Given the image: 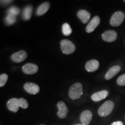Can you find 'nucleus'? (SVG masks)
<instances>
[{
    "mask_svg": "<svg viewBox=\"0 0 125 125\" xmlns=\"http://www.w3.org/2000/svg\"><path fill=\"white\" fill-rule=\"evenodd\" d=\"M124 1V2H125V0H124V1Z\"/></svg>",
    "mask_w": 125,
    "mask_h": 125,
    "instance_id": "obj_28",
    "label": "nucleus"
},
{
    "mask_svg": "<svg viewBox=\"0 0 125 125\" xmlns=\"http://www.w3.org/2000/svg\"><path fill=\"white\" fill-rule=\"evenodd\" d=\"M57 107L59 109V111L57 112V116L60 118H65L67 116L68 114V108L63 101H60L57 103Z\"/></svg>",
    "mask_w": 125,
    "mask_h": 125,
    "instance_id": "obj_12",
    "label": "nucleus"
},
{
    "mask_svg": "<svg viewBox=\"0 0 125 125\" xmlns=\"http://www.w3.org/2000/svg\"><path fill=\"white\" fill-rule=\"evenodd\" d=\"M118 37V34L116 31L114 30H107L103 32L102 38L104 41L107 42H112L116 41Z\"/></svg>",
    "mask_w": 125,
    "mask_h": 125,
    "instance_id": "obj_6",
    "label": "nucleus"
},
{
    "mask_svg": "<svg viewBox=\"0 0 125 125\" xmlns=\"http://www.w3.org/2000/svg\"><path fill=\"white\" fill-rule=\"evenodd\" d=\"M125 15L123 12L117 11L115 12L110 19V24L113 27L119 26L124 21Z\"/></svg>",
    "mask_w": 125,
    "mask_h": 125,
    "instance_id": "obj_4",
    "label": "nucleus"
},
{
    "mask_svg": "<svg viewBox=\"0 0 125 125\" xmlns=\"http://www.w3.org/2000/svg\"><path fill=\"white\" fill-rule=\"evenodd\" d=\"M50 8V4L49 2H43L42 4H41L38 7L36 11V15L38 16L43 15L48 12Z\"/></svg>",
    "mask_w": 125,
    "mask_h": 125,
    "instance_id": "obj_17",
    "label": "nucleus"
},
{
    "mask_svg": "<svg viewBox=\"0 0 125 125\" xmlns=\"http://www.w3.org/2000/svg\"><path fill=\"white\" fill-rule=\"evenodd\" d=\"M100 18H99V16H94L87 24L86 27V31L87 33H90V32H93L100 24Z\"/></svg>",
    "mask_w": 125,
    "mask_h": 125,
    "instance_id": "obj_8",
    "label": "nucleus"
},
{
    "mask_svg": "<svg viewBox=\"0 0 125 125\" xmlns=\"http://www.w3.org/2000/svg\"><path fill=\"white\" fill-rule=\"evenodd\" d=\"M32 11H33V8L30 5L25 7L22 12L23 19L26 21L30 19L32 16Z\"/></svg>",
    "mask_w": 125,
    "mask_h": 125,
    "instance_id": "obj_18",
    "label": "nucleus"
},
{
    "mask_svg": "<svg viewBox=\"0 0 125 125\" xmlns=\"http://www.w3.org/2000/svg\"><path fill=\"white\" fill-rule=\"evenodd\" d=\"M93 114L90 110H85L81 114L80 121L83 125H89L91 122Z\"/></svg>",
    "mask_w": 125,
    "mask_h": 125,
    "instance_id": "obj_7",
    "label": "nucleus"
},
{
    "mask_svg": "<svg viewBox=\"0 0 125 125\" xmlns=\"http://www.w3.org/2000/svg\"><path fill=\"white\" fill-rule=\"evenodd\" d=\"M12 2V1H1V5H7L9 3Z\"/></svg>",
    "mask_w": 125,
    "mask_h": 125,
    "instance_id": "obj_26",
    "label": "nucleus"
},
{
    "mask_svg": "<svg viewBox=\"0 0 125 125\" xmlns=\"http://www.w3.org/2000/svg\"><path fill=\"white\" fill-rule=\"evenodd\" d=\"M77 16L83 24H86L89 21L91 15L87 10L82 9V10H79L78 12Z\"/></svg>",
    "mask_w": 125,
    "mask_h": 125,
    "instance_id": "obj_15",
    "label": "nucleus"
},
{
    "mask_svg": "<svg viewBox=\"0 0 125 125\" xmlns=\"http://www.w3.org/2000/svg\"><path fill=\"white\" fill-rule=\"evenodd\" d=\"M20 9L17 7H12L7 10V15L9 14V15H12L13 16L18 15L19 13H20Z\"/></svg>",
    "mask_w": 125,
    "mask_h": 125,
    "instance_id": "obj_21",
    "label": "nucleus"
},
{
    "mask_svg": "<svg viewBox=\"0 0 125 125\" xmlns=\"http://www.w3.org/2000/svg\"><path fill=\"white\" fill-rule=\"evenodd\" d=\"M62 34L65 36H69L72 34L73 30L70 27V24L68 23H64L62 26Z\"/></svg>",
    "mask_w": 125,
    "mask_h": 125,
    "instance_id": "obj_19",
    "label": "nucleus"
},
{
    "mask_svg": "<svg viewBox=\"0 0 125 125\" xmlns=\"http://www.w3.org/2000/svg\"><path fill=\"white\" fill-rule=\"evenodd\" d=\"M111 125H123V123L121 121H117L112 123Z\"/></svg>",
    "mask_w": 125,
    "mask_h": 125,
    "instance_id": "obj_25",
    "label": "nucleus"
},
{
    "mask_svg": "<svg viewBox=\"0 0 125 125\" xmlns=\"http://www.w3.org/2000/svg\"><path fill=\"white\" fill-rule=\"evenodd\" d=\"M83 125L81 123V124H76V125Z\"/></svg>",
    "mask_w": 125,
    "mask_h": 125,
    "instance_id": "obj_27",
    "label": "nucleus"
},
{
    "mask_svg": "<svg viewBox=\"0 0 125 125\" xmlns=\"http://www.w3.org/2000/svg\"><path fill=\"white\" fill-rule=\"evenodd\" d=\"M20 104H21V108H22L23 109L27 108L28 107H29V103H28L27 101L23 98H20Z\"/></svg>",
    "mask_w": 125,
    "mask_h": 125,
    "instance_id": "obj_24",
    "label": "nucleus"
},
{
    "mask_svg": "<svg viewBox=\"0 0 125 125\" xmlns=\"http://www.w3.org/2000/svg\"><path fill=\"white\" fill-rule=\"evenodd\" d=\"M117 83L118 85L121 86H125V74L119 76L117 79Z\"/></svg>",
    "mask_w": 125,
    "mask_h": 125,
    "instance_id": "obj_23",
    "label": "nucleus"
},
{
    "mask_svg": "<svg viewBox=\"0 0 125 125\" xmlns=\"http://www.w3.org/2000/svg\"><path fill=\"white\" fill-rule=\"evenodd\" d=\"M99 62L96 60H91L88 61L85 64V69L87 72L93 73L98 70L99 67Z\"/></svg>",
    "mask_w": 125,
    "mask_h": 125,
    "instance_id": "obj_13",
    "label": "nucleus"
},
{
    "mask_svg": "<svg viewBox=\"0 0 125 125\" xmlns=\"http://www.w3.org/2000/svg\"><path fill=\"white\" fill-rule=\"evenodd\" d=\"M8 109L13 112H17L18 111L19 107H21L20 98H12L9 100L7 103Z\"/></svg>",
    "mask_w": 125,
    "mask_h": 125,
    "instance_id": "obj_5",
    "label": "nucleus"
},
{
    "mask_svg": "<svg viewBox=\"0 0 125 125\" xmlns=\"http://www.w3.org/2000/svg\"><path fill=\"white\" fill-rule=\"evenodd\" d=\"M24 89L27 93L31 94H36L40 92V88L37 84L31 82H27L24 84Z\"/></svg>",
    "mask_w": 125,
    "mask_h": 125,
    "instance_id": "obj_11",
    "label": "nucleus"
},
{
    "mask_svg": "<svg viewBox=\"0 0 125 125\" xmlns=\"http://www.w3.org/2000/svg\"><path fill=\"white\" fill-rule=\"evenodd\" d=\"M22 70L24 74L32 75L37 73L38 70V67L35 64L27 63L22 67Z\"/></svg>",
    "mask_w": 125,
    "mask_h": 125,
    "instance_id": "obj_9",
    "label": "nucleus"
},
{
    "mask_svg": "<svg viewBox=\"0 0 125 125\" xmlns=\"http://www.w3.org/2000/svg\"></svg>",
    "mask_w": 125,
    "mask_h": 125,
    "instance_id": "obj_29",
    "label": "nucleus"
},
{
    "mask_svg": "<svg viewBox=\"0 0 125 125\" xmlns=\"http://www.w3.org/2000/svg\"><path fill=\"white\" fill-rule=\"evenodd\" d=\"M108 95V92L107 90H101L93 94L91 96V98L94 101H100L105 98Z\"/></svg>",
    "mask_w": 125,
    "mask_h": 125,
    "instance_id": "obj_16",
    "label": "nucleus"
},
{
    "mask_svg": "<svg viewBox=\"0 0 125 125\" xmlns=\"http://www.w3.org/2000/svg\"><path fill=\"white\" fill-rule=\"evenodd\" d=\"M121 67L119 65H114V66L112 67L106 73L105 76H104L105 79L107 80H109V79H112L121 71Z\"/></svg>",
    "mask_w": 125,
    "mask_h": 125,
    "instance_id": "obj_14",
    "label": "nucleus"
},
{
    "mask_svg": "<svg viewBox=\"0 0 125 125\" xmlns=\"http://www.w3.org/2000/svg\"><path fill=\"white\" fill-rule=\"evenodd\" d=\"M114 108V104L111 101H107L98 109V114L100 116L105 117L111 113Z\"/></svg>",
    "mask_w": 125,
    "mask_h": 125,
    "instance_id": "obj_2",
    "label": "nucleus"
},
{
    "mask_svg": "<svg viewBox=\"0 0 125 125\" xmlns=\"http://www.w3.org/2000/svg\"><path fill=\"white\" fill-rule=\"evenodd\" d=\"M16 18L15 16L9 15V14H8L5 18V22L8 26H10L14 24L16 22Z\"/></svg>",
    "mask_w": 125,
    "mask_h": 125,
    "instance_id": "obj_20",
    "label": "nucleus"
},
{
    "mask_svg": "<svg viewBox=\"0 0 125 125\" xmlns=\"http://www.w3.org/2000/svg\"><path fill=\"white\" fill-rule=\"evenodd\" d=\"M8 76L6 74H2L0 75V87H3L7 83Z\"/></svg>",
    "mask_w": 125,
    "mask_h": 125,
    "instance_id": "obj_22",
    "label": "nucleus"
},
{
    "mask_svg": "<svg viewBox=\"0 0 125 125\" xmlns=\"http://www.w3.org/2000/svg\"><path fill=\"white\" fill-rule=\"evenodd\" d=\"M60 48L62 53L70 54L75 51V46L74 43L68 40H62L60 42Z\"/></svg>",
    "mask_w": 125,
    "mask_h": 125,
    "instance_id": "obj_3",
    "label": "nucleus"
},
{
    "mask_svg": "<svg viewBox=\"0 0 125 125\" xmlns=\"http://www.w3.org/2000/svg\"><path fill=\"white\" fill-rule=\"evenodd\" d=\"M27 57V54L26 51H20L18 52L14 53L11 56V59L13 62L19 63L26 60Z\"/></svg>",
    "mask_w": 125,
    "mask_h": 125,
    "instance_id": "obj_10",
    "label": "nucleus"
},
{
    "mask_svg": "<svg viewBox=\"0 0 125 125\" xmlns=\"http://www.w3.org/2000/svg\"><path fill=\"white\" fill-rule=\"evenodd\" d=\"M83 94V86L81 83L77 82L70 87L68 94L72 100L78 99L82 96Z\"/></svg>",
    "mask_w": 125,
    "mask_h": 125,
    "instance_id": "obj_1",
    "label": "nucleus"
}]
</instances>
